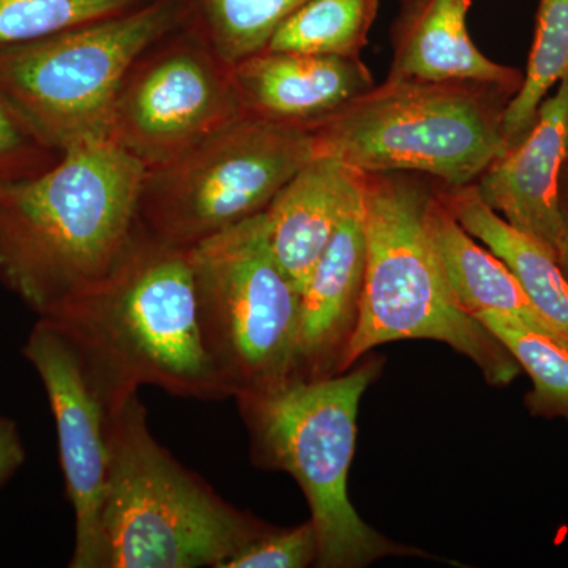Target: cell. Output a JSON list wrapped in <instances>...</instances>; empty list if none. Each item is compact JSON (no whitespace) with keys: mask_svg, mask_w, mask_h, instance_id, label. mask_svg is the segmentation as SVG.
Listing matches in <instances>:
<instances>
[{"mask_svg":"<svg viewBox=\"0 0 568 568\" xmlns=\"http://www.w3.org/2000/svg\"><path fill=\"white\" fill-rule=\"evenodd\" d=\"M144 174L95 138L0 189V283L43 320L102 280L136 233Z\"/></svg>","mask_w":568,"mask_h":568,"instance_id":"6da1fadb","label":"cell"},{"mask_svg":"<svg viewBox=\"0 0 568 568\" xmlns=\"http://www.w3.org/2000/svg\"><path fill=\"white\" fill-rule=\"evenodd\" d=\"M44 321L80 351L115 406L141 386L179 398H227L201 338L192 250L136 227L114 267Z\"/></svg>","mask_w":568,"mask_h":568,"instance_id":"7a4b0ae2","label":"cell"},{"mask_svg":"<svg viewBox=\"0 0 568 568\" xmlns=\"http://www.w3.org/2000/svg\"><path fill=\"white\" fill-rule=\"evenodd\" d=\"M433 193L403 173L364 174V291L343 372L377 346L433 339L473 361L489 386H510L521 373L518 362L458 304L448 283L429 233Z\"/></svg>","mask_w":568,"mask_h":568,"instance_id":"3957f363","label":"cell"},{"mask_svg":"<svg viewBox=\"0 0 568 568\" xmlns=\"http://www.w3.org/2000/svg\"><path fill=\"white\" fill-rule=\"evenodd\" d=\"M379 375L381 361L368 358L339 375L293 379L267 394L237 399L254 465L290 474L308 500L316 567L361 568L390 556L428 558L373 529L347 495L358 406Z\"/></svg>","mask_w":568,"mask_h":568,"instance_id":"277c9868","label":"cell"},{"mask_svg":"<svg viewBox=\"0 0 568 568\" xmlns=\"http://www.w3.org/2000/svg\"><path fill=\"white\" fill-rule=\"evenodd\" d=\"M271 528L156 443L140 395L112 407L102 510L106 568H222Z\"/></svg>","mask_w":568,"mask_h":568,"instance_id":"5b68a950","label":"cell"},{"mask_svg":"<svg viewBox=\"0 0 568 568\" xmlns=\"http://www.w3.org/2000/svg\"><path fill=\"white\" fill-rule=\"evenodd\" d=\"M510 99L480 82L386 80L310 132L316 155L361 173H424L463 186L507 152Z\"/></svg>","mask_w":568,"mask_h":568,"instance_id":"8992f818","label":"cell"},{"mask_svg":"<svg viewBox=\"0 0 568 568\" xmlns=\"http://www.w3.org/2000/svg\"><path fill=\"white\" fill-rule=\"evenodd\" d=\"M201 338L227 398L294 379L301 291L272 252L264 212L192 250Z\"/></svg>","mask_w":568,"mask_h":568,"instance_id":"52a82bcc","label":"cell"},{"mask_svg":"<svg viewBox=\"0 0 568 568\" xmlns=\"http://www.w3.org/2000/svg\"><path fill=\"white\" fill-rule=\"evenodd\" d=\"M315 156L310 130L245 115L145 171L138 226L162 244L193 250L265 212Z\"/></svg>","mask_w":568,"mask_h":568,"instance_id":"ba28073f","label":"cell"},{"mask_svg":"<svg viewBox=\"0 0 568 568\" xmlns=\"http://www.w3.org/2000/svg\"><path fill=\"white\" fill-rule=\"evenodd\" d=\"M179 26L175 0L0 48V93L55 151L106 140L115 92L142 51Z\"/></svg>","mask_w":568,"mask_h":568,"instance_id":"9c48e42d","label":"cell"},{"mask_svg":"<svg viewBox=\"0 0 568 568\" xmlns=\"http://www.w3.org/2000/svg\"><path fill=\"white\" fill-rule=\"evenodd\" d=\"M242 118L230 67L178 26L126 71L106 140L151 171Z\"/></svg>","mask_w":568,"mask_h":568,"instance_id":"30bf717a","label":"cell"},{"mask_svg":"<svg viewBox=\"0 0 568 568\" xmlns=\"http://www.w3.org/2000/svg\"><path fill=\"white\" fill-rule=\"evenodd\" d=\"M22 354L40 376L58 432L65 495L74 511L71 568H106L102 510L110 473L112 406L69 336L33 325Z\"/></svg>","mask_w":568,"mask_h":568,"instance_id":"8fae6325","label":"cell"},{"mask_svg":"<svg viewBox=\"0 0 568 568\" xmlns=\"http://www.w3.org/2000/svg\"><path fill=\"white\" fill-rule=\"evenodd\" d=\"M568 74L538 108L518 144L489 164L474 182L480 200L519 233L534 239L566 272L568 233L560 203L566 164Z\"/></svg>","mask_w":568,"mask_h":568,"instance_id":"7c38bea8","label":"cell"},{"mask_svg":"<svg viewBox=\"0 0 568 568\" xmlns=\"http://www.w3.org/2000/svg\"><path fill=\"white\" fill-rule=\"evenodd\" d=\"M231 74L245 115L305 130L376 85L361 55L264 50L239 62Z\"/></svg>","mask_w":568,"mask_h":568,"instance_id":"4fadbf2b","label":"cell"},{"mask_svg":"<svg viewBox=\"0 0 568 568\" xmlns=\"http://www.w3.org/2000/svg\"><path fill=\"white\" fill-rule=\"evenodd\" d=\"M365 264L362 201L338 224L302 291L294 379L343 373L361 312Z\"/></svg>","mask_w":568,"mask_h":568,"instance_id":"5bb4252c","label":"cell"},{"mask_svg":"<svg viewBox=\"0 0 568 568\" xmlns=\"http://www.w3.org/2000/svg\"><path fill=\"white\" fill-rule=\"evenodd\" d=\"M364 201V173L331 155H316L265 209L272 252L298 291L347 212Z\"/></svg>","mask_w":568,"mask_h":568,"instance_id":"9a60e30c","label":"cell"},{"mask_svg":"<svg viewBox=\"0 0 568 568\" xmlns=\"http://www.w3.org/2000/svg\"><path fill=\"white\" fill-rule=\"evenodd\" d=\"M470 0H403L392 26L387 80L470 81L510 93L521 85V71L488 59L470 39Z\"/></svg>","mask_w":568,"mask_h":568,"instance_id":"2e32d148","label":"cell"},{"mask_svg":"<svg viewBox=\"0 0 568 568\" xmlns=\"http://www.w3.org/2000/svg\"><path fill=\"white\" fill-rule=\"evenodd\" d=\"M428 226L455 297L470 316L481 313L510 316L564 339L537 312L508 265L467 233L436 190L428 207Z\"/></svg>","mask_w":568,"mask_h":568,"instance_id":"e0dca14e","label":"cell"},{"mask_svg":"<svg viewBox=\"0 0 568 568\" xmlns=\"http://www.w3.org/2000/svg\"><path fill=\"white\" fill-rule=\"evenodd\" d=\"M436 193L467 233L508 265L537 312L568 342V276L558 260L489 209L474 183Z\"/></svg>","mask_w":568,"mask_h":568,"instance_id":"ac0fdd59","label":"cell"},{"mask_svg":"<svg viewBox=\"0 0 568 568\" xmlns=\"http://www.w3.org/2000/svg\"><path fill=\"white\" fill-rule=\"evenodd\" d=\"M306 0H175L179 28L233 69L268 41Z\"/></svg>","mask_w":568,"mask_h":568,"instance_id":"d6986e66","label":"cell"},{"mask_svg":"<svg viewBox=\"0 0 568 568\" xmlns=\"http://www.w3.org/2000/svg\"><path fill=\"white\" fill-rule=\"evenodd\" d=\"M377 11L379 0H306L265 50L357 58L368 44Z\"/></svg>","mask_w":568,"mask_h":568,"instance_id":"ffe728a7","label":"cell"},{"mask_svg":"<svg viewBox=\"0 0 568 568\" xmlns=\"http://www.w3.org/2000/svg\"><path fill=\"white\" fill-rule=\"evenodd\" d=\"M514 355L532 388L525 405L532 416L562 418L568 424V343L515 317L481 313L476 316Z\"/></svg>","mask_w":568,"mask_h":568,"instance_id":"44dd1931","label":"cell"},{"mask_svg":"<svg viewBox=\"0 0 568 568\" xmlns=\"http://www.w3.org/2000/svg\"><path fill=\"white\" fill-rule=\"evenodd\" d=\"M568 74V0H538L528 69L504 111L507 151L528 134L549 91Z\"/></svg>","mask_w":568,"mask_h":568,"instance_id":"7402d4cb","label":"cell"},{"mask_svg":"<svg viewBox=\"0 0 568 568\" xmlns=\"http://www.w3.org/2000/svg\"><path fill=\"white\" fill-rule=\"evenodd\" d=\"M155 0H0V48L123 17Z\"/></svg>","mask_w":568,"mask_h":568,"instance_id":"603a6c76","label":"cell"},{"mask_svg":"<svg viewBox=\"0 0 568 568\" xmlns=\"http://www.w3.org/2000/svg\"><path fill=\"white\" fill-rule=\"evenodd\" d=\"M0 93V189L37 178L61 160Z\"/></svg>","mask_w":568,"mask_h":568,"instance_id":"cb8c5ba5","label":"cell"},{"mask_svg":"<svg viewBox=\"0 0 568 568\" xmlns=\"http://www.w3.org/2000/svg\"><path fill=\"white\" fill-rule=\"evenodd\" d=\"M316 564V530L308 519L290 529L272 526L235 552L222 568H306Z\"/></svg>","mask_w":568,"mask_h":568,"instance_id":"d4e9b609","label":"cell"},{"mask_svg":"<svg viewBox=\"0 0 568 568\" xmlns=\"http://www.w3.org/2000/svg\"><path fill=\"white\" fill-rule=\"evenodd\" d=\"M26 462V447L17 422L0 416V487L7 484Z\"/></svg>","mask_w":568,"mask_h":568,"instance_id":"484cf974","label":"cell"},{"mask_svg":"<svg viewBox=\"0 0 568 568\" xmlns=\"http://www.w3.org/2000/svg\"><path fill=\"white\" fill-rule=\"evenodd\" d=\"M560 203H562L564 219H566L568 233V164H564L562 178H560ZM566 274L568 276V264Z\"/></svg>","mask_w":568,"mask_h":568,"instance_id":"4316f807","label":"cell"},{"mask_svg":"<svg viewBox=\"0 0 568 568\" xmlns=\"http://www.w3.org/2000/svg\"><path fill=\"white\" fill-rule=\"evenodd\" d=\"M566 164H568V122H567V136H566Z\"/></svg>","mask_w":568,"mask_h":568,"instance_id":"83f0119b","label":"cell"}]
</instances>
